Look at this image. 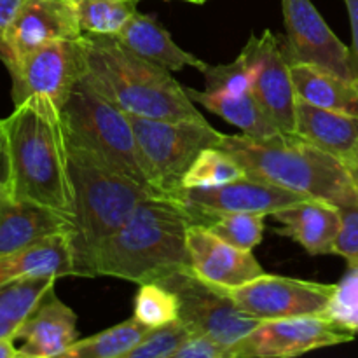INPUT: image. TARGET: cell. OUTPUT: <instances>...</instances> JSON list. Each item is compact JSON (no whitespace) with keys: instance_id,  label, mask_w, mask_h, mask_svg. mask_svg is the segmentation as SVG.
Here are the masks:
<instances>
[{"instance_id":"obj_10","label":"cell","mask_w":358,"mask_h":358,"mask_svg":"<svg viewBox=\"0 0 358 358\" xmlns=\"http://www.w3.org/2000/svg\"><path fill=\"white\" fill-rule=\"evenodd\" d=\"M355 334L325 317H290L262 320L229 348V358H289L353 341Z\"/></svg>"},{"instance_id":"obj_42","label":"cell","mask_w":358,"mask_h":358,"mask_svg":"<svg viewBox=\"0 0 358 358\" xmlns=\"http://www.w3.org/2000/svg\"><path fill=\"white\" fill-rule=\"evenodd\" d=\"M138 2H140V0H138Z\"/></svg>"},{"instance_id":"obj_8","label":"cell","mask_w":358,"mask_h":358,"mask_svg":"<svg viewBox=\"0 0 358 358\" xmlns=\"http://www.w3.org/2000/svg\"><path fill=\"white\" fill-rule=\"evenodd\" d=\"M157 282L177 294L180 303L178 318L192 331L205 332L227 350L262 322L245 313L222 287L205 282L191 268L178 269Z\"/></svg>"},{"instance_id":"obj_26","label":"cell","mask_w":358,"mask_h":358,"mask_svg":"<svg viewBox=\"0 0 358 358\" xmlns=\"http://www.w3.org/2000/svg\"><path fill=\"white\" fill-rule=\"evenodd\" d=\"M149 332V327L131 317L91 338L76 341L65 352L66 358H126Z\"/></svg>"},{"instance_id":"obj_19","label":"cell","mask_w":358,"mask_h":358,"mask_svg":"<svg viewBox=\"0 0 358 358\" xmlns=\"http://www.w3.org/2000/svg\"><path fill=\"white\" fill-rule=\"evenodd\" d=\"M73 219L24 199L0 201V255L27 248L49 236L72 233Z\"/></svg>"},{"instance_id":"obj_15","label":"cell","mask_w":358,"mask_h":358,"mask_svg":"<svg viewBox=\"0 0 358 358\" xmlns=\"http://www.w3.org/2000/svg\"><path fill=\"white\" fill-rule=\"evenodd\" d=\"M80 35L72 0H24L3 34L0 62L9 69L48 42Z\"/></svg>"},{"instance_id":"obj_34","label":"cell","mask_w":358,"mask_h":358,"mask_svg":"<svg viewBox=\"0 0 358 358\" xmlns=\"http://www.w3.org/2000/svg\"><path fill=\"white\" fill-rule=\"evenodd\" d=\"M341 229L334 245V254L341 255L350 266H358V199L339 206Z\"/></svg>"},{"instance_id":"obj_2","label":"cell","mask_w":358,"mask_h":358,"mask_svg":"<svg viewBox=\"0 0 358 358\" xmlns=\"http://www.w3.org/2000/svg\"><path fill=\"white\" fill-rule=\"evenodd\" d=\"M16 199L49 206L73 219L76 203L62 108L48 98H30L6 117Z\"/></svg>"},{"instance_id":"obj_4","label":"cell","mask_w":358,"mask_h":358,"mask_svg":"<svg viewBox=\"0 0 358 358\" xmlns=\"http://www.w3.org/2000/svg\"><path fill=\"white\" fill-rule=\"evenodd\" d=\"M219 149L226 150L245 173L313 199L348 205L358 199L350 171L341 159L318 149L296 133L254 138L224 135Z\"/></svg>"},{"instance_id":"obj_39","label":"cell","mask_w":358,"mask_h":358,"mask_svg":"<svg viewBox=\"0 0 358 358\" xmlns=\"http://www.w3.org/2000/svg\"><path fill=\"white\" fill-rule=\"evenodd\" d=\"M0 358H20L14 338H0Z\"/></svg>"},{"instance_id":"obj_18","label":"cell","mask_w":358,"mask_h":358,"mask_svg":"<svg viewBox=\"0 0 358 358\" xmlns=\"http://www.w3.org/2000/svg\"><path fill=\"white\" fill-rule=\"evenodd\" d=\"M276 233L299 243L310 255L334 254L341 229V212L334 203L304 199L273 213Z\"/></svg>"},{"instance_id":"obj_7","label":"cell","mask_w":358,"mask_h":358,"mask_svg":"<svg viewBox=\"0 0 358 358\" xmlns=\"http://www.w3.org/2000/svg\"><path fill=\"white\" fill-rule=\"evenodd\" d=\"M129 119L150 184L170 198H178L196 157L205 149L219 147L224 136L206 119Z\"/></svg>"},{"instance_id":"obj_13","label":"cell","mask_w":358,"mask_h":358,"mask_svg":"<svg viewBox=\"0 0 358 358\" xmlns=\"http://www.w3.org/2000/svg\"><path fill=\"white\" fill-rule=\"evenodd\" d=\"M241 55L254 66V96L283 133H294L296 87L290 73L289 56L280 35L264 30L250 35Z\"/></svg>"},{"instance_id":"obj_31","label":"cell","mask_w":358,"mask_h":358,"mask_svg":"<svg viewBox=\"0 0 358 358\" xmlns=\"http://www.w3.org/2000/svg\"><path fill=\"white\" fill-rule=\"evenodd\" d=\"M324 317L338 327L358 334V266H350L341 282L336 283Z\"/></svg>"},{"instance_id":"obj_29","label":"cell","mask_w":358,"mask_h":358,"mask_svg":"<svg viewBox=\"0 0 358 358\" xmlns=\"http://www.w3.org/2000/svg\"><path fill=\"white\" fill-rule=\"evenodd\" d=\"M180 315V303L173 290L161 282L140 283L135 297L133 317L149 329L161 327L177 320Z\"/></svg>"},{"instance_id":"obj_41","label":"cell","mask_w":358,"mask_h":358,"mask_svg":"<svg viewBox=\"0 0 358 358\" xmlns=\"http://www.w3.org/2000/svg\"><path fill=\"white\" fill-rule=\"evenodd\" d=\"M182 2H191V3H205L208 0H182Z\"/></svg>"},{"instance_id":"obj_36","label":"cell","mask_w":358,"mask_h":358,"mask_svg":"<svg viewBox=\"0 0 358 358\" xmlns=\"http://www.w3.org/2000/svg\"><path fill=\"white\" fill-rule=\"evenodd\" d=\"M14 198L13 194V161H10V147L7 138L6 119L0 117V201Z\"/></svg>"},{"instance_id":"obj_6","label":"cell","mask_w":358,"mask_h":358,"mask_svg":"<svg viewBox=\"0 0 358 358\" xmlns=\"http://www.w3.org/2000/svg\"><path fill=\"white\" fill-rule=\"evenodd\" d=\"M65 131L86 143L110 166L161 194L150 184L129 114L79 80L62 108ZM164 196V194H163Z\"/></svg>"},{"instance_id":"obj_11","label":"cell","mask_w":358,"mask_h":358,"mask_svg":"<svg viewBox=\"0 0 358 358\" xmlns=\"http://www.w3.org/2000/svg\"><path fill=\"white\" fill-rule=\"evenodd\" d=\"M224 290L245 313L259 320H275L324 317L334 285L264 273L245 285Z\"/></svg>"},{"instance_id":"obj_24","label":"cell","mask_w":358,"mask_h":358,"mask_svg":"<svg viewBox=\"0 0 358 358\" xmlns=\"http://www.w3.org/2000/svg\"><path fill=\"white\" fill-rule=\"evenodd\" d=\"M189 98L196 105L213 112L229 124L236 126L243 135L254 138H264L280 133V128L271 121L252 91L241 94L215 93V91H199L185 87Z\"/></svg>"},{"instance_id":"obj_22","label":"cell","mask_w":358,"mask_h":358,"mask_svg":"<svg viewBox=\"0 0 358 358\" xmlns=\"http://www.w3.org/2000/svg\"><path fill=\"white\" fill-rule=\"evenodd\" d=\"M115 37L133 52L170 72H180L184 69L203 72L208 65L175 44L170 31L164 30L152 16L138 13V10L129 17L128 23Z\"/></svg>"},{"instance_id":"obj_14","label":"cell","mask_w":358,"mask_h":358,"mask_svg":"<svg viewBox=\"0 0 358 358\" xmlns=\"http://www.w3.org/2000/svg\"><path fill=\"white\" fill-rule=\"evenodd\" d=\"M290 62L325 66L345 79L357 80L352 49L329 28L311 0H282Z\"/></svg>"},{"instance_id":"obj_20","label":"cell","mask_w":358,"mask_h":358,"mask_svg":"<svg viewBox=\"0 0 358 358\" xmlns=\"http://www.w3.org/2000/svg\"><path fill=\"white\" fill-rule=\"evenodd\" d=\"M294 133L345 163L358 147V117L297 98Z\"/></svg>"},{"instance_id":"obj_32","label":"cell","mask_w":358,"mask_h":358,"mask_svg":"<svg viewBox=\"0 0 358 358\" xmlns=\"http://www.w3.org/2000/svg\"><path fill=\"white\" fill-rule=\"evenodd\" d=\"M192 329L182 318L161 327L149 329L142 341L129 352L126 358H175Z\"/></svg>"},{"instance_id":"obj_1","label":"cell","mask_w":358,"mask_h":358,"mask_svg":"<svg viewBox=\"0 0 358 358\" xmlns=\"http://www.w3.org/2000/svg\"><path fill=\"white\" fill-rule=\"evenodd\" d=\"M196 219L178 198L149 196L98 247L90 276L157 282L189 268L187 229Z\"/></svg>"},{"instance_id":"obj_27","label":"cell","mask_w":358,"mask_h":358,"mask_svg":"<svg viewBox=\"0 0 358 358\" xmlns=\"http://www.w3.org/2000/svg\"><path fill=\"white\" fill-rule=\"evenodd\" d=\"M83 34L117 35L136 13L138 0H72Z\"/></svg>"},{"instance_id":"obj_37","label":"cell","mask_w":358,"mask_h":358,"mask_svg":"<svg viewBox=\"0 0 358 358\" xmlns=\"http://www.w3.org/2000/svg\"><path fill=\"white\" fill-rule=\"evenodd\" d=\"M348 9L350 24H352V62L358 80V0H343Z\"/></svg>"},{"instance_id":"obj_12","label":"cell","mask_w":358,"mask_h":358,"mask_svg":"<svg viewBox=\"0 0 358 358\" xmlns=\"http://www.w3.org/2000/svg\"><path fill=\"white\" fill-rule=\"evenodd\" d=\"M178 199L191 210L196 222L208 224L224 213H262L273 215L294 203L310 199L282 185L243 175L227 184L206 189H182Z\"/></svg>"},{"instance_id":"obj_16","label":"cell","mask_w":358,"mask_h":358,"mask_svg":"<svg viewBox=\"0 0 358 358\" xmlns=\"http://www.w3.org/2000/svg\"><path fill=\"white\" fill-rule=\"evenodd\" d=\"M189 268L212 285L236 289L264 275L254 250H241L213 234L205 224L187 229Z\"/></svg>"},{"instance_id":"obj_30","label":"cell","mask_w":358,"mask_h":358,"mask_svg":"<svg viewBox=\"0 0 358 358\" xmlns=\"http://www.w3.org/2000/svg\"><path fill=\"white\" fill-rule=\"evenodd\" d=\"M264 217L262 213H224L213 217L206 227L233 247L254 250L262 241Z\"/></svg>"},{"instance_id":"obj_25","label":"cell","mask_w":358,"mask_h":358,"mask_svg":"<svg viewBox=\"0 0 358 358\" xmlns=\"http://www.w3.org/2000/svg\"><path fill=\"white\" fill-rule=\"evenodd\" d=\"M56 276H28L0 285V338H14L17 327L55 287Z\"/></svg>"},{"instance_id":"obj_33","label":"cell","mask_w":358,"mask_h":358,"mask_svg":"<svg viewBox=\"0 0 358 358\" xmlns=\"http://www.w3.org/2000/svg\"><path fill=\"white\" fill-rule=\"evenodd\" d=\"M201 73L205 76L206 91L241 94L254 90V66L241 52L234 62L227 65H206Z\"/></svg>"},{"instance_id":"obj_35","label":"cell","mask_w":358,"mask_h":358,"mask_svg":"<svg viewBox=\"0 0 358 358\" xmlns=\"http://www.w3.org/2000/svg\"><path fill=\"white\" fill-rule=\"evenodd\" d=\"M175 358H229V350L205 332L192 331Z\"/></svg>"},{"instance_id":"obj_38","label":"cell","mask_w":358,"mask_h":358,"mask_svg":"<svg viewBox=\"0 0 358 358\" xmlns=\"http://www.w3.org/2000/svg\"><path fill=\"white\" fill-rule=\"evenodd\" d=\"M24 0H0V48H2L3 34L13 23L14 16L17 14L20 7L23 6Z\"/></svg>"},{"instance_id":"obj_21","label":"cell","mask_w":358,"mask_h":358,"mask_svg":"<svg viewBox=\"0 0 358 358\" xmlns=\"http://www.w3.org/2000/svg\"><path fill=\"white\" fill-rule=\"evenodd\" d=\"M28 276H76L72 233L55 234L13 254L0 255V285Z\"/></svg>"},{"instance_id":"obj_17","label":"cell","mask_w":358,"mask_h":358,"mask_svg":"<svg viewBox=\"0 0 358 358\" xmlns=\"http://www.w3.org/2000/svg\"><path fill=\"white\" fill-rule=\"evenodd\" d=\"M79 338L77 315L55 292L45 294L34 311L17 327L14 339L21 345L20 358L63 357Z\"/></svg>"},{"instance_id":"obj_3","label":"cell","mask_w":358,"mask_h":358,"mask_svg":"<svg viewBox=\"0 0 358 358\" xmlns=\"http://www.w3.org/2000/svg\"><path fill=\"white\" fill-rule=\"evenodd\" d=\"M86 70L80 80L129 115L205 119L170 70L142 58L115 35L83 34Z\"/></svg>"},{"instance_id":"obj_5","label":"cell","mask_w":358,"mask_h":358,"mask_svg":"<svg viewBox=\"0 0 358 358\" xmlns=\"http://www.w3.org/2000/svg\"><path fill=\"white\" fill-rule=\"evenodd\" d=\"M73 187L72 245L76 276H90L98 247L126 222L140 201L154 194L101 159L94 150L65 131Z\"/></svg>"},{"instance_id":"obj_23","label":"cell","mask_w":358,"mask_h":358,"mask_svg":"<svg viewBox=\"0 0 358 358\" xmlns=\"http://www.w3.org/2000/svg\"><path fill=\"white\" fill-rule=\"evenodd\" d=\"M297 98L317 107L352 114L358 117V80L345 79L325 66L290 62Z\"/></svg>"},{"instance_id":"obj_28","label":"cell","mask_w":358,"mask_h":358,"mask_svg":"<svg viewBox=\"0 0 358 358\" xmlns=\"http://www.w3.org/2000/svg\"><path fill=\"white\" fill-rule=\"evenodd\" d=\"M243 175L247 173L231 154L219 147H210L203 150L191 164L182 180V189L217 187Z\"/></svg>"},{"instance_id":"obj_9","label":"cell","mask_w":358,"mask_h":358,"mask_svg":"<svg viewBox=\"0 0 358 358\" xmlns=\"http://www.w3.org/2000/svg\"><path fill=\"white\" fill-rule=\"evenodd\" d=\"M7 70L13 79L14 105L30 98H48L63 108L86 70L83 35L48 42Z\"/></svg>"},{"instance_id":"obj_40","label":"cell","mask_w":358,"mask_h":358,"mask_svg":"<svg viewBox=\"0 0 358 358\" xmlns=\"http://www.w3.org/2000/svg\"><path fill=\"white\" fill-rule=\"evenodd\" d=\"M345 164H346V168H348L350 177H352L353 184H355V189L358 192V147L355 149V152H353L352 156L345 161Z\"/></svg>"}]
</instances>
